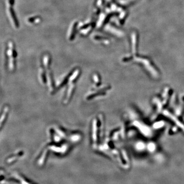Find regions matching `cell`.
<instances>
[{
	"mask_svg": "<svg viewBox=\"0 0 184 184\" xmlns=\"http://www.w3.org/2000/svg\"><path fill=\"white\" fill-rule=\"evenodd\" d=\"M8 111H9V108L7 107H5L4 109V112H3V113L2 116V117H1V127L2 126L3 122H4V121H5V120L6 119V116H7V113H8Z\"/></svg>",
	"mask_w": 184,
	"mask_h": 184,
	"instance_id": "7",
	"label": "cell"
},
{
	"mask_svg": "<svg viewBox=\"0 0 184 184\" xmlns=\"http://www.w3.org/2000/svg\"><path fill=\"white\" fill-rule=\"evenodd\" d=\"M96 26V23L94 19H91L83 23L78 25V31L82 35L87 36L92 32L95 27Z\"/></svg>",
	"mask_w": 184,
	"mask_h": 184,
	"instance_id": "1",
	"label": "cell"
},
{
	"mask_svg": "<svg viewBox=\"0 0 184 184\" xmlns=\"http://www.w3.org/2000/svg\"><path fill=\"white\" fill-rule=\"evenodd\" d=\"M50 56L49 55H48V54L44 56V64L46 69L48 68L49 67V64L50 63Z\"/></svg>",
	"mask_w": 184,
	"mask_h": 184,
	"instance_id": "8",
	"label": "cell"
},
{
	"mask_svg": "<svg viewBox=\"0 0 184 184\" xmlns=\"http://www.w3.org/2000/svg\"><path fill=\"white\" fill-rule=\"evenodd\" d=\"M74 89V84H72L71 86L70 87V88L68 90V92L67 93V97L65 99V101H64V102H66V103L67 102L69 101V99L71 96L72 94V93L73 92V90Z\"/></svg>",
	"mask_w": 184,
	"mask_h": 184,
	"instance_id": "6",
	"label": "cell"
},
{
	"mask_svg": "<svg viewBox=\"0 0 184 184\" xmlns=\"http://www.w3.org/2000/svg\"><path fill=\"white\" fill-rule=\"evenodd\" d=\"M78 28V22L77 21L74 22L72 24L69 32V35H68V37H69V39L71 41L75 39L76 36V33Z\"/></svg>",
	"mask_w": 184,
	"mask_h": 184,
	"instance_id": "4",
	"label": "cell"
},
{
	"mask_svg": "<svg viewBox=\"0 0 184 184\" xmlns=\"http://www.w3.org/2000/svg\"><path fill=\"white\" fill-rule=\"evenodd\" d=\"M42 18L39 16H34L30 17L28 19V22L31 24H37L41 22Z\"/></svg>",
	"mask_w": 184,
	"mask_h": 184,
	"instance_id": "5",
	"label": "cell"
},
{
	"mask_svg": "<svg viewBox=\"0 0 184 184\" xmlns=\"http://www.w3.org/2000/svg\"><path fill=\"white\" fill-rule=\"evenodd\" d=\"M15 2V0H7V5L11 6H13V5H14Z\"/></svg>",
	"mask_w": 184,
	"mask_h": 184,
	"instance_id": "9",
	"label": "cell"
},
{
	"mask_svg": "<svg viewBox=\"0 0 184 184\" xmlns=\"http://www.w3.org/2000/svg\"><path fill=\"white\" fill-rule=\"evenodd\" d=\"M7 54L9 57V68L11 71H13L15 68V57L16 56L13 43L9 42L8 43V49Z\"/></svg>",
	"mask_w": 184,
	"mask_h": 184,
	"instance_id": "2",
	"label": "cell"
},
{
	"mask_svg": "<svg viewBox=\"0 0 184 184\" xmlns=\"http://www.w3.org/2000/svg\"><path fill=\"white\" fill-rule=\"evenodd\" d=\"M8 13L10 19L11 20L13 25L15 28H18L19 27V22L18 21V19L17 18L14 9H13V6L8 5Z\"/></svg>",
	"mask_w": 184,
	"mask_h": 184,
	"instance_id": "3",
	"label": "cell"
}]
</instances>
